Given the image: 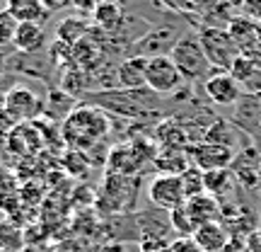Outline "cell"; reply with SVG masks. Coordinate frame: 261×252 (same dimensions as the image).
<instances>
[{"instance_id": "8fae6325", "label": "cell", "mask_w": 261, "mask_h": 252, "mask_svg": "<svg viewBox=\"0 0 261 252\" xmlns=\"http://www.w3.org/2000/svg\"><path fill=\"white\" fill-rule=\"evenodd\" d=\"M145 63L148 58L143 56H128L116 65V85L121 90L136 93V90H145Z\"/></svg>"}, {"instance_id": "ba28073f", "label": "cell", "mask_w": 261, "mask_h": 252, "mask_svg": "<svg viewBox=\"0 0 261 252\" xmlns=\"http://www.w3.org/2000/svg\"><path fill=\"white\" fill-rule=\"evenodd\" d=\"M5 112L15 119H22V122L37 119L44 114V97H39L27 85H17L5 95Z\"/></svg>"}, {"instance_id": "44dd1931", "label": "cell", "mask_w": 261, "mask_h": 252, "mask_svg": "<svg viewBox=\"0 0 261 252\" xmlns=\"http://www.w3.org/2000/svg\"><path fill=\"white\" fill-rule=\"evenodd\" d=\"M152 165L160 170V175H184L191 168V158L184 150H160Z\"/></svg>"}, {"instance_id": "7c38bea8", "label": "cell", "mask_w": 261, "mask_h": 252, "mask_svg": "<svg viewBox=\"0 0 261 252\" xmlns=\"http://www.w3.org/2000/svg\"><path fill=\"white\" fill-rule=\"evenodd\" d=\"M155 141L162 150H184L191 148V131L177 119L162 122L155 131Z\"/></svg>"}, {"instance_id": "8d00e7d4", "label": "cell", "mask_w": 261, "mask_h": 252, "mask_svg": "<svg viewBox=\"0 0 261 252\" xmlns=\"http://www.w3.org/2000/svg\"><path fill=\"white\" fill-rule=\"evenodd\" d=\"M256 97H259V102H261V95H256Z\"/></svg>"}, {"instance_id": "2e32d148", "label": "cell", "mask_w": 261, "mask_h": 252, "mask_svg": "<svg viewBox=\"0 0 261 252\" xmlns=\"http://www.w3.org/2000/svg\"><path fill=\"white\" fill-rule=\"evenodd\" d=\"M46 44V32L37 22H19L15 29V39L12 47L17 49L19 54H39Z\"/></svg>"}, {"instance_id": "d4e9b609", "label": "cell", "mask_w": 261, "mask_h": 252, "mask_svg": "<svg viewBox=\"0 0 261 252\" xmlns=\"http://www.w3.org/2000/svg\"><path fill=\"white\" fill-rule=\"evenodd\" d=\"M169 223H172V231L179 233L181 238H194L196 225L191 221V216H189L187 206H179L174 211H169Z\"/></svg>"}, {"instance_id": "30bf717a", "label": "cell", "mask_w": 261, "mask_h": 252, "mask_svg": "<svg viewBox=\"0 0 261 252\" xmlns=\"http://www.w3.org/2000/svg\"><path fill=\"white\" fill-rule=\"evenodd\" d=\"M94 27L102 29L107 37H114L126 29V8L119 0H102V5L94 10Z\"/></svg>"}, {"instance_id": "d6986e66", "label": "cell", "mask_w": 261, "mask_h": 252, "mask_svg": "<svg viewBox=\"0 0 261 252\" xmlns=\"http://www.w3.org/2000/svg\"><path fill=\"white\" fill-rule=\"evenodd\" d=\"M90 19L85 17V15H73V17H65L56 29V37L58 41H63L68 47H75V44H80L87 34H90Z\"/></svg>"}, {"instance_id": "277c9868", "label": "cell", "mask_w": 261, "mask_h": 252, "mask_svg": "<svg viewBox=\"0 0 261 252\" xmlns=\"http://www.w3.org/2000/svg\"><path fill=\"white\" fill-rule=\"evenodd\" d=\"M145 85L155 95H177L187 80L181 78L169 56H152L145 63Z\"/></svg>"}, {"instance_id": "3957f363", "label": "cell", "mask_w": 261, "mask_h": 252, "mask_svg": "<svg viewBox=\"0 0 261 252\" xmlns=\"http://www.w3.org/2000/svg\"><path fill=\"white\" fill-rule=\"evenodd\" d=\"M198 39L203 44V51L211 65L218 71H230L234 61L242 56L240 47L232 41L230 32L220 27H208V25H198Z\"/></svg>"}, {"instance_id": "83f0119b", "label": "cell", "mask_w": 261, "mask_h": 252, "mask_svg": "<svg viewBox=\"0 0 261 252\" xmlns=\"http://www.w3.org/2000/svg\"><path fill=\"white\" fill-rule=\"evenodd\" d=\"M99 5H102V0H73V10H77V15H85V17L94 15V10Z\"/></svg>"}, {"instance_id": "d6a6232c", "label": "cell", "mask_w": 261, "mask_h": 252, "mask_svg": "<svg viewBox=\"0 0 261 252\" xmlns=\"http://www.w3.org/2000/svg\"><path fill=\"white\" fill-rule=\"evenodd\" d=\"M8 12V0H0V15Z\"/></svg>"}, {"instance_id": "4316f807", "label": "cell", "mask_w": 261, "mask_h": 252, "mask_svg": "<svg viewBox=\"0 0 261 252\" xmlns=\"http://www.w3.org/2000/svg\"><path fill=\"white\" fill-rule=\"evenodd\" d=\"M15 29H17V22L12 19V15H10V12H3V15H0V49L12 44Z\"/></svg>"}, {"instance_id": "ac0fdd59", "label": "cell", "mask_w": 261, "mask_h": 252, "mask_svg": "<svg viewBox=\"0 0 261 252\" xmlns=\"http://www.w3.org/2000/svg\"><path fill=\"white\" fill-rule=\"evenodd\" d=\"M8 12L15 22H37L44 25L48 17V10L41 0H8Z\"/></svg>"}, {"instance_id": "5b68a950", "label": "cell", "mask_w": 261, "mask_h": 252, "mask_svg": "<svg viewBox=\"0 0 261 252\" xmlns=\"http://www.w3.org/2000/svg\"><path fill=\"white\" fill-rule=\"evenodd\" d=\"M203 93L205 100L218 107H234L244 97V87L230 71L213 68V73L203 80Z\"/></svg>"}, {"instance_id": "5bb4252c", "label": "cell", "mask_w": 261, "mask_h": 252, "mask_svg": "<svg viewBox=\"0 0 261 252\" xmlns=\"http://www.w3.org/2000/svg\"><path fill=\"white\" fill-rule=\"evenodd\" d=\"M184 206H187V211H189V216H191V221H194L196 228H198V225H205V223H215V221H220V216H223L220 201H218L215 196L205 194V192L187 199Z\"/></svg>"}, {"instance_id": "6da1fadb", "label": "cell", "mask_w": 261, "mask_h": 252, "mask_svg": "<svg viewBox=\"0 0 261 252\" xmlns=\"http://www.w3.org/2000/svg\"><path fill=\"white\" fill-rule=\"evenodd\" d=\"M61 133H63L65 143H70L75 150L90 153L109 133V117L99 107H90V104L75 107L73 112L65 117Z\"/></svg>"}, {"instance_id": "f1b7e54d", "label": "cell", "mask_w": 261, "mask_h": 252, "mask_svg": "<svg viewBox=\"0 0 261 252\" xmlns=\"http://www.w3.org/2000/svg\"><path fill=\"white\" fill-rule=\"evenodd\" d=\"M172 252H203L196 245L194 238H179L177 243H172Z\"/></svg>"}, {"instance_id": "e575fe53", "label": "cell", "mask_w": 261, "mask_h": 252, "mask_svg": "<svg viewBox=\"0 0 261 252\" xmlns=\"http://www.w3.org/2000/svg\"><path fill=\"white\" fill-rule=\"evenodd\" d=\"M256 37H259V49H261V25H259V32H256Z\"/></svg>"}, {"instance_id": "4fadbf2b", "label": "cell", "mask_w": 261, "mask_h": 252, "mask_svg": "<svg viewBox=\"0 0 261 252\" xmlns=\"http://www.w3.org/2000/svg\"><path fill=\"white\" fill-rule=\"evenodd\" d=\"M227 32H230L232 41L240 47L242 54L261 51L259 49V37H256V32H259V22H256V19L247 17V15H234L232 22L227 25Z\"/></svg>"}, {"instance_id": "52a82bcc", "label": "cell", "mask_w": 261, "mask_h": 252, "mask_svg": "<svg viewBox=\"0 0 261 252\" xmlns=\"http://www.w3.org/2000/svg\"><path fill=\"white\" fill-rule=\"evenodd\" d=\"M187 153H189V158H191V165L201 168L203 172L232 168L234 158H237V150L225 148V146H215V143H208V141L191 143V148Z\"/></svg>"}, {"instance_id": "836d02e7", "label": "cell", "mask_w": 261, "mask_h": 252, "mask_svg": "<svg viewBox=\"0 0 261 252\" xmlns=\"http://www.w3.org/2000/svg\"><path fill=\"white\" fill-rule=\"evenodd\" d=\"M227 3H230L232 8H240V5H242V0H227Z\"/></svg>"}, {"instance_id": "1f68e13d", "label": "cell", "mask_w": 261, "mask_h": 252, "mask_svg": "<svg viewBox=\"0 0 261 252\" xmlns=\"http://www.w3.org/2000/svg\"><path fill=\"white\" fill-rule=\"evenodd\" d=\"M5 68H8V56H5V51L0 49V75L5 73Z\"/></svg>"}, {"instance_id": "4dcf8cb0", "label": "cell", "mask_w": 261, "mask_h": 252, "mask_svg": "<svg viewBox=\"0 0 261 252\" xmlns=\"http://www.w3.org/2000/svg\"><path fill=\"white\" fill-rule=\"evenodd\" d=\"M41 3H44V8L48 10V15H51V12H61V10L73 8V0H41Z\"/></svg>"}, {"instance_id": "e0dca14e", "label": "cell", "mask_w": 261, "mask_h": 252, "mask_svg": "<svg viewBox=\"0 0 261 252\" xmlns=\"http://www.w3.org/2000/svg\"><path fill=\"white\" fill-rule=\"evenodd\" d=\"M194 240L203 252H223L230 243V235H227V231H225V225L220 221H215V223L198 225L194 233Z\"/></svg>"}, {"instance_id": "f546056e", "label": "cell", "mask_w": 261, "mask_h": 252, "mask_svg": "<svg viewBox=\"0 0 261 252\" xmlns=\"http://www.w3.org/2000/svg\"><path fill=\"white\" fill-rule=\"evenodd\" d=\"M240 10H242V15H247V17L256 19V15L261 12V0H242Z\"/></svg>"}, {"instance_id": "484cf974", "label": "cell", "mask_w": 261, "mask_h": 252, "mask_svg": "<svg viewBox=\"0 0 261 252\" xmlns=\"http://www.w3.org/2000/svg\"><path fill=\"white\" fill-rule=\"evenodd\" d=\"M203 170L196 168V165H191V168L184 172V175H179L181 177V182H184V192H187V199H191V196H198L205 192V182H203Z\"/></svg>"}, {"instance_id": "7402d4cb", "label": "cell", "mask_w": 261, "mask_h": 252, "mask_svg": "<svg viewBox=\"0 0 261 252\" xmlns=\"http://www.w3.org/2000/svg\"><path fill=\"white\" fill-rule=\"evenodd\" d=\"M203 182H205V194L215 196L218 201L223 199L225 194H230V189L234 185V175L232 170H211L203 175Z\"/></svg>"}, {"instance_id": "d590c367", "label": "cell", "mask_w": 261, "mask_h": 252, "mask_svg": "<svg viewBox=\"0 0 261 252\" xmlns=\"http://www.w3.org/2000/svg\"><path fill=\"white\" fill-rule=\"evenodd\" d=\"M256 22H259V25H261V12H259V15H256Z\"/></svg>"}, {"instance_id": "ffe728a7", "label": "cell", "mask_w": 261, "mask_h": 252, "mask_svg": "<svg viewBox=\"0 0 261 252\" xmlns=\"http://www.w3.org/2000/svg\"><path fill=\"white\" fill-rule=\"evenodd\" d=\"M237 126L227 119H213L208 124L205 129L203 139L201 141H208V143H215V146H225V148H232L237 150Z\"/></svg>"}, {"instance_id": "74e56055", "label": "cell", "mask_w": 261, "mask_h": 252, "mask_svg": "<svg viewBox=\"0 0 261 252\" xmlns=\"http://www.w3.org/2000/svg\"><path fill=\"white\" fill-rule=\"evenodd\" d=\"M259 168H261V160H259Z\"/></svg>"}, {"instance_id": "7a4b0ae2", "label": "cell", "mask_w": 261, "mask_h": 252, "mask_svg": "<svg viewBox=\"0 0 261 252\" xmlns=\"http://www.w3.org/2000/svg\"><path fill=\"white\" fill-rule=\"evenodd\" d=\"M169 58L174 61L177 71L181 73V78L187 83H198L205 80L208 75L213 73V65L208 61L203 51V44L198 39V32H187L177 39V44L169 51Z\"/></svg>"}, {"instance_id": "8992f818", "label": "cell", "mask_w": 261, "mask_h": 252, "mask_svg": "<svg viewBox=\"0 0 261 252\" xmlns=\"http://www.w3.org/2000/svg\"><path fill=\"white\" fill-rule=\"evenodd\" d=\"M148 199L160 211H174L179 206L187 204V192L184 182L179 175H158L150 179L148 185Z\"/></svg>"}, {"instance_id": "9a60e30c", "label": "cell", "mask_w": 261, "mask_h": 252, "mask_svg": "<svg viewBox=\"0 0 261 252\" xmlns=\"http://www.w3.org/2000/svg\"><path fill=\"white\" fill-rule=\"evenodd\" d=\"M143 160H145V155H140L133 146L123 143V146H116V148L109 153L107 165H109V170H112L114 175H121V177H133V175L140 170Z\"/></svg>"}, {"instance_id": "9c48e42d", "label": "cell", "mask_w": 261, "mask_h": 252, "mask_svg": "<svg viewBox=\"0 0 261 252\" xmlns=\"http://www.w3.org/2000/svg\"><path fill=\"white\" fill-rule=\"evenodd\" d=\"M181 37L174 27H160L148 32L143 39H138L133 44V56L152 58V56H169L172 47L177 44V39Z\"/></svg>"}, {"instance_id": "603a6c76", "label": "cell", "mask_w": 261, "mask_h": 252, "mask_svg": "<svg viewBox=\"0 0 261 252\" xmlns=\"http://www.w3.org/2000/svg\"><path fill=\"white\" fill-rule=\"evenodd\" d=\"M73 112V97L65 93V90H51L48 97H44V114H46L48 119L51 117H56V119H63Z\"/></svg>"}, {"instance_id": "cb8c5ba5", "label": "cell", "mask_w": 261, "mask_h": 252, "mask_svg": "<svg viewBox=\"0 0 261 252\" xmlns=\"http://www.w3.org/2000/svg\"><path fill=\"white\" fill-rule=\"evenodd\" d=\"M24 247V235L12 223H0V252H19Z\"/></svg>"}]
</instances>
